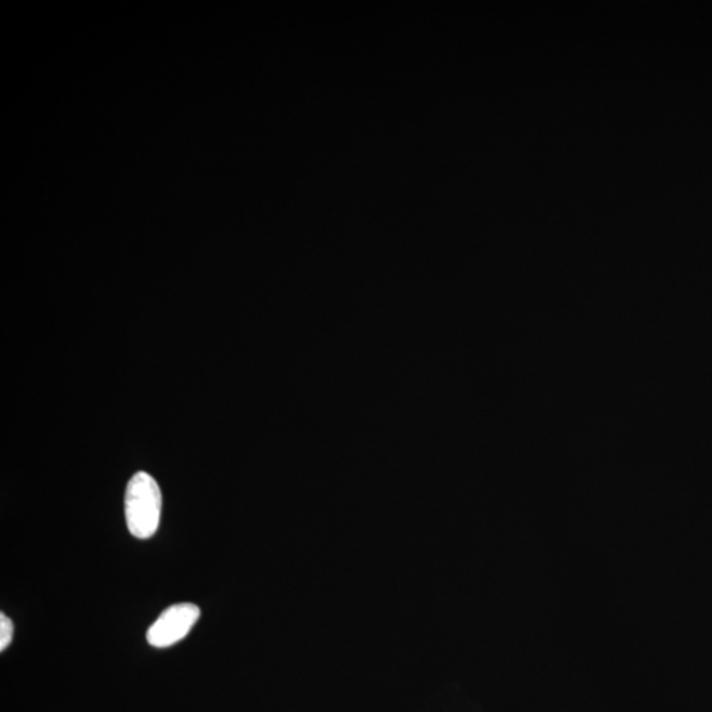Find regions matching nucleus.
Returning a JSON list of instances; mask_svg holds the SVG:
<instances>
[{"label":"nucleus","mask_w":712,"mask_h":712,"mask_svg":"<svg viewBox=\"0 0 712 712\" xmlns=\"http://www.w3.org/2000/svg\"><path fill=\"white\" fill-rule=\"evenodd\" d=\"M161 505V491L156 480L143 471L133 475L125 497L127 528L133 538L147 540L157 532Z\"/></svg>","instance_id":"obj_1"},{"label":"nucleus","mask_w":712,"mask_h":712,"mask_svg":"<svg viewBox=\"0 0 712 712\" xmlns=\"http://www.w3.org/2000/svg\"><path fill=\"white\" fill-rule=\"evenodd\" d=\"M200 617L199 607L193 604L170 606L147 632V642L155 648H169L189 635Z\"/></svg>","instance_id":"obj_2"},{"label":"nucleus","mask_w":712,"mask_h":712,"mask_svg":"<svg viewBox=\"0 0 712 712\" xmlns=\"http://www.w3.org/2000/svg\"><path fill=\"white\" fill-rule=\"evenodd\" d=\"M14 637V624L12 620L2 612L0 613V650L9 648V645Z\"/></svg>","instance_id":"obj_3"}]
</instances>
